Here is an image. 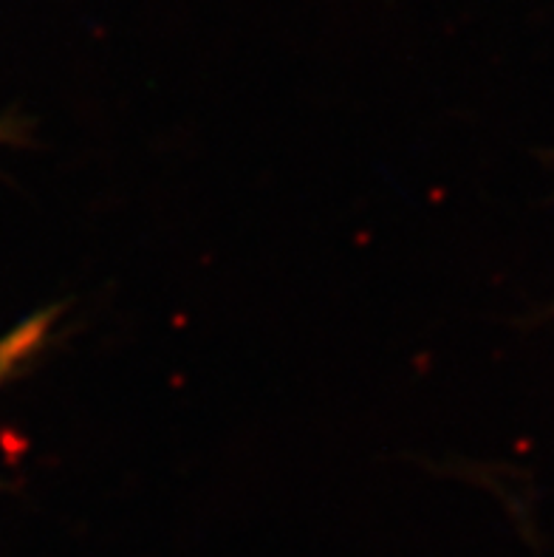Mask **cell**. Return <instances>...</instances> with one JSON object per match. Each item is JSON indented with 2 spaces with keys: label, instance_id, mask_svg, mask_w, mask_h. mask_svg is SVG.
Returning a JSON list of instances; mask_svg holds the SVG:
<instances>
[{
  "label": "cell",
  "instance_id": "1",
  "mask_svg": "<svg viewBox=\"0 0 554 557\" xmlns=\"http://www.w3.org/2000/svg\"><path fill=\"white\" fill-rule=\"evenodd\" d=\"M51 320H54L51 311H40V314L28 318L26 323L0 337V382L12 376L42 346V339L49 337Z\"/></svg>",
  "mask_w": 554,
  "mask_h": 557
}]
</instances>
